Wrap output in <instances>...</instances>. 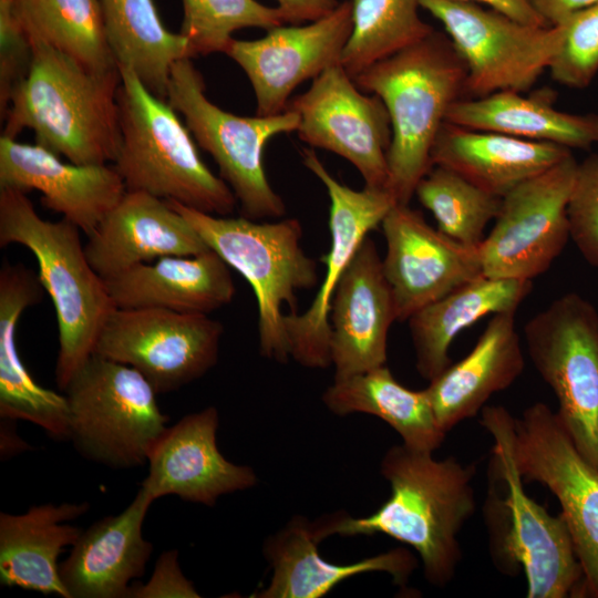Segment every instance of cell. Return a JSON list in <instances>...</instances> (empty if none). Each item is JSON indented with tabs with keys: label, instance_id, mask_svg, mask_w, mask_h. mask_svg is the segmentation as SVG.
Listing matches in <instances>:
<instances>
[{
	"label": "cell",
	"instance_id": "obj_1",
	"mask_svg": "<svg viewBox=\"0 0 598 598\" xmlns=\"http://www.w3.org/2000/svg\"><path fill=\"white\" fill-rule=\"evenodd\" d=\"M390 497L371 515L338 513L334 534H385L420 556L425 579L435 587L452 581L462 559L458 535L475 511V466L453 456L393 445L381 461Z\"/></svg>",
	"mask_w": 598,
	"mask_h": 598
},
{
	"label": "cell",
	"instance_id": "obj_2",
	"mask_svg": "<svg viewBox=\"0 0 598 598\" xmlns=\"http://www.w3.org/2000/svg\"><path fill=\"white\" fill-rule=\"evenodd\" d=\"M32 60L13 89L2 135L34 132L38 145L76 165L114 162L121 142L118 69L91 71L45 42L29 38Z\"/></svg>",
	"mask_w": 598,
	"mask_h": 598
},
{
	"label": "cell",
	"instance_id": "obj_3",
	"mask_svg": "<svg viewBox=\"0 0 598 598\" xmlns=\"http://www.w3.org/2000/svg\"><path fill=\"white\" fill-rule=\"evenodd\" d=\"M514 416L485 405L481 423L494 440L484 520L495 567L516 576L523 569L527 598L584 597V573L567 523L528 496L512 442Z\"/></svg>",
	"mask_w": 598,
	"mask_h": 598
},
{
	"label": "cell",
	"instance_id": "obj_4",
	"mask_svg": "<svg viewBox=\"0 0 598 598\" xmlns=\"http://www.w3.org/2000/svg\"><path fill=\"white\" fill-rule=\"evenodd\" d=\"M364 92L384 103L392 127L386 188L409 205L432 167L431 153L451 105L465 89L466 69L446 34L434 30L419 43L359 73Z\"/></svg>",
	"mask_w": 598,
	"mask_h": 598
},
{
	"label": "cell",
	"instance_id": "obj_5",
	"mask_svg": "<svg viewBox=\"0 0 598 598\" xmlns=\"http://www.w3.org/2000/svg\"><path fill=\"white\" fill-rule=\"evenodd\" d=\"M80 230L65 218H41L25 193L0 188V247L18 244L34 255L39 278L54 305L55 382L62 391L94 352L103 326L116 309L105 280L87 259Z\"/></svg>",
	"mask_w": 598,
	"mask_h": 598
},
{
	"label": "cell",
	"instance_id": "obj_6",
	"mask_svg": "<svg viewBox=\"0 0 598 598\" xmlns=\"http://www.w3.org/2000/svg\"><path fill=\"white\" fill-rule=\"evenodd\" d=\"M118 71L121 142L113 163L126 190L144 192L212 215L231 214L237 206L233 190L203 162L177 112L152 94L133 71Z\"/></svg>",
	"mask_w": 598,
	"mask_h": 598
},
{
	"label": "cell",
	"instance_id": "obj_7",
	"mask_svg": "<svg viewBox=\"0 0 598 598\" xmlns=\"http://www.w3.org/2000/svg\"><path fill=\"white\" fill-rule=\"evenodd\" d=\"M198 231L207 246L251 286L258 305L259 351L283 363L290 357L285 305L296 311V292L319 281L316 261L302 246L297 218L259 221L217 216L168 200Z\"/></svg>",
	"mask_w": 598,
	"mask_h": 598
},
{
	"label": "cell",
	"instance_id": "obj_8",
	"mask_svg": "<svg viewBox=\"0 0 598 598\" xmlns=\"http://www.w3.org/2000/svg\"><path fill=\"white\" fill-rule=\"evenodd\" d=\"M78 452L114 470L143 465L167 429L157 392L134 368L92 353L63 390Z\"/></svg>",
	"mask_w": 598,
	"mask_h": 598
},
{
	"label": "cell",
	"instance_id": "obj_9",
	"mask_svg": "<svg viewBox=\"0 0 598 598\" xmlns=\"http://www.w3.org/2000/svg\"><path fill=\"white\" fill-rule=\"evenodd\" d=\"M167 102L218 165L244 217L277 219L286 214L281 196L266 176L264 150L275 136L297 131V113L287 110L269 116H239L220 109L207 99L204 79L189 58L173 65Z\"/></svg>",
	"mask_w": 598,
	"mask_h": 598
},
{
	"label": "cell",
	"instance_id": "obj_10",
	"mask_svg": "<svg viewBox=\"0 0 598 598\" xmlns=\"http://www.w3.org/2000/svg\"><path fill=\"white\" fill-rule=\"evenodd\" d=\"M528 355L558 402L578 451L598 468V311L576 292L551 301L524 327Z\"/></svg>",
	"mask_w": 598,
	"mask_h": 598
},
{
	"label": "cell",
	"instance_id": "obj_11",
	"mask_svg": "<svg viewBox=\"0 0 598 598\" xmlns=\"http://www.w3.org/2000/svg\"><path fill=\"white\" fill-rule=\"evenodd\" d=\"M444 27L466 69L472 99L501 91H528L557 53L560 24L535 27L474 2L420 0Z\"/></svg>",
	"mask_w": 598,
	"mask_h": 598
},
{
	"label": "cell",
	"instance_id": "obj_12",
	"mask_svg": "<svg viewBox=\"0 0 598 598\" xmlns=\"http://www.w3.org/2000/svg\"><path fill=\"white\" fill-rule=\"evenodd\" d=\"M512 442L523 480L543 484L559 502L582 568L584 597L598 598V468L542 402L514 419Z\"/></svg>",
	"mask_w": 598,
	"mask_h": 598
},
{
	"label": "cell",
	"instance_id": "obj_13",
	"mask_svg": "<svg viewBox=\"0 0 598 598\" xmlns=\"http://www.w3.org/2000/svg\"><path fill=\"white\" fill-rule=\"evenodd\" d=\"M577 164L570 154L502 197L495 224L477 246L485 277L533 280L549 269L570 239Z\"/></svg>",
	"mask_w": 598,
	"mask_h": 598
},
{
	"label": "cell",
	"instance_id": "obj_14",
	"mask_svg": "<svg viewBox=\"0 0 598 598\" xmlns=\"http://www.w3.org/2000/svg\"><path fill=\"white\" fill-rule=\"evenodd\" d=\"M224 327L209 315L116 308L94 352L137 370L158 393L202 378L218 361Z\"/></svg>",
	"mask_w": 598,
	"mask_h": 598
},
{
	"label": "cell",
	"instance_id": "obj_15",
	"mask_svg": "<svg viewBox=\"0 0 598 598\" xmlns=\"http://www.w3.org/2000/svg\"><path fill=\"white\" fill-rule=\"evenodd\" d=\"M287 110L299 117L296 132L302 142L349 161L364 186L386 188L392 141L388 110L378 95L362 91L340 64L312 80L306 92L289 101Z\"/></svg>",
	"mask_w": 598,
	"mask_h": 598
},
{
	"label": "cell",
	"instance_id": "obj_16",
	"mask_svg": "<svg viewBox=\"0 0 598 598\" xmlns=\"http://www.w3.org/2000/svg\"><path fill=\"white\" fill-rule=\"evenodd\" d=\"M303 165L323 184L330 198L331 245L321 261L326 276L310 307L285 317L290 357L303 367L323 369L330 358V305L339 279L369 233L398 204L386 188L355 190L337 181L313 150L301 151Z\"/></svg>",
	"mask_w": 598,
	"mask_h": 598
},
{
	"label": "cell",
	"instance_id": "obj_17",
	"mask_svg": "<svg viewBox=\"0 0 598 598\" xmlns=\"http://www.w3.org/2000/svg\"><path fill=\"white\" fill-rule=\"evenodd\" d=\"M352 31L350 0L307 24L279 25L255 40L234 39L225 54L246 73L256 97V115L287 111L290 95L305 81L340 64Z\"/></svg>",
	"mask_w": 598,
	"mask_h": 598
},
{
	"label": "cell",
	"instance_id": "obj_18",
	"mask_svg": "<svg viewBox=\"0 0 598 598\" xmlns=\"http://www.w3.org/2000/svg\"><path fill=\"white\" fill-rule=\"evenodd\" d=\"M382 230L385 277L392 288L398 321L481 276L477 247L466 246L430 226L422 214L395 204Z\"/></svg>",
	"mask_w": 598,
	"mask_h": 598
},
{
	"label": "cell",
	"instance_id": "obj_19",
	"mask_svg": "<svg viewBox=\"0 0 598 598\" xmlns=\"http://www.w3.org/2000/svg\"><path fill=\"white\" fill-rule=\"evenodd\" d=\"M329 320L334 379L385 364L389 330L398 320L396 306L382 258L369 236L337 283Z\"/></svg>",
	"mask_w": 598,
	"mask_h": 598
},
{
	"label": "cell",
	"instance_id": "obj_20",
	"mask_svg": "<svg viewBox=\"0 0 598 598\" xmlns=\"http://www.w3.org/2000/svg\"><path fill=\"white\" fill-rule=\"evenodd\" d=\"M218 411L208 406L167 426L148 455V474L140 489L153 502L167 495L213 506L224 494L251 488L249 466L226 460L216 443Z\"/></svg>",
	"mask_w": 598,
	"mask_h": 598
},
{
	"label": "cell",
	"instance_id": "obj_21",
	"mask_svg": "<svg viewBox=\"0 0 598 598\" xmlns=\"http://www.w3.org/2000/svg\"><path fill=\"white\" fill-rule=\"evenodd\" d=\"M42 194V204L91 235L126 193L116 168L109 164L76 165L41 145L1 135L0 188Z\"/></svg>",
	"mask_w": 598,
	"mask_h": 598
},
{
	"label": "cell",
	"instance_id": "obj_22",
	"mask_svg": "<svg viewBox=\"0 0 598 598\" xmlns=\"http://www.w3.org/2000/svg\"><path fill=\"white\" fill-rule=\"evenodd\" d=\"M337 513L311 522L295 516L264 544V554L272 568L269 584L256 591V598H319L326 596L343 580L364 573L384 571L403 586L417 561L404 548L364 558L351 564H333L318 550L324 538L334 534Z\"/></svg>",
	"mask_w": 598,
	"mask_h": 598
},
{
	"label": "cell",
	"instance_id": "obj_23",
	"mask_svg": "<svg viewBox=\"0 0 598 598\" xmlns=\"http://www.w3.org/2000/svg\"><path fill=\"white\" fill-rule=\"evenodd\" d=\"M87 259L103 278L166 256H194L210 249L193 225L168 200L128 192L84 245Z\"/></svg>",
	"mask_w": 598,
	"mask_h": 598
},
{
	"label": "cell",
	"instance_id": "obj_24",
	"mask_svg": "<svg viewBox=\"0 0 598 598\" xmlns=\"http://www.w3.org/2000/svg\"><path fill=\"white\" fill-rule=\"evenodd\" d=\"M152 503L138 489L123 512L82 530L69 557L59 564L69 598L126 597L130 582L143 576L153 551L142 534Z\"/></svg>",
	"mask_w": 598,
	"mask_h": 598
},
{
	"label": "cell",
	"instance_id": "obj_25",
	"mask_svg": "<svg viewBox=\"0 0 598 598\" xmlns=\"http://www.w3.org/2000/svg\"><path fill=\"white\" fill-rule=\"evenodd\" d=\"M39 275L3 258L0 268V416L25 420L50 436L69 439L66 396L39 385L20 359L16 332L22 312L43 298Z\"/></svg>",
	"mask_w": 598,
	"mask_h": 598
},
{
	"label": "cell",
	"instance_id": "obj_26",
	"mask_svg": "<svg viewBox=\"0 0 598 598\" xmlns=\"http://www.w3.org/2000/svg\"><path fill=\"white\" fill-rule=\"evenodd\" d=\"M228 264L213 249L166 256L104 279L116 308H161L209 315L228 305L236 287Z\"/></svg>",
	"mask_w": 598,
	"mask_h": 598
},
{
	"label": "cell",
	"instance_id": "obj_27",
	"mask_svg": "<svg viewBox=\"0 0 598 598\" xmlns=\"http://www.w3.org/2000/svg\"><path fill=\"white\" fill-rule=\"evenodd\" d=\"M515 312L492 315L473 349L425 388L445 433L475 416L493 394L506 390L523 373L525 359Z\"/></svg>",
	"mask_w": 598,
	"mask_h": 598
},
{
	"label": "cell",
	"instance_id": "obj_28",
	"mask_svg": "<svg viewBox=\"0 0 598 598\" xmlns=\"http://www.w3.org/2000/svg\"><path fill=\"white\" fill-rule=\"evenodd\" d=\"M573 154L566 147L445 122L431 163L450 168L487 193L503 197L522 182Z\"/></svg>",
	"mask_w": 598,
	"mask_h": 598
},
{
	"label": "cell",
	"instance_id": "obj_29",
	"mask_svg": "<svg viewBox=\"0 0 598 598\" xmlns=\"http://www.w3.org/2000/svg\"><path fill=\"white\" fill-rule=\"evenodd\" d=\"M90 504L31 506L23 514H0V581L44 595L69 598L58 558L80 537L79 527L64 524L84 515Z\"/></svg>",
	"mask_w": 598,
	"mask_h": 598
},
{
	"label": "cell",
	"instance_id": "obj_30",
	"mask_svg": "<svg viewBox=\"0 0 598 598\" xmlns=\"http://www.w3.org/2000/svg\"><path fill=\"white\" fill-rule=\"evenodd\" d=\"M532 280L489 278L484 275L423 307L409 318L416 369L432 381L451 363L453 340L480 319L516 311L532 292Z\"/></svg>",
	"mask_w": 598,
	"mask_h": 598
},
{
	"label": "cell",
	"instance_id": "obj_31",
	"mask_svg": "<svg viewBox=\"0 0 598 598\" xmlns=\"http://www.w3.org/2000/svg\"><path fill=\"white\" fill-rule=\"evenodd\" d=\"M446 122L513 137L551 143L570 151L598 146V113L575 114L557 110L548 94L524 96L501 91L482 97L460 99Z\"/></svg>",
	"mask_w": 598,
	"mask_h": 598
},
{
	"label": "cell",
	"instance_id": "obj_32",
	"mask_svg": "<svg viewBox=\"0 0 598 598\" xmlns=\"http://www.w3.org/2000/svg\"><path fill=\"white\" fill-rule=\"evenodd\" d=\"M322 401L340 416L360 412L380 417L394 429L403 444L415 450L434 452L446 435L437 423L426 390L405 388L385 364L334 379L323 392Z\"/></svg>",
	"mask_w": 598,
	"mask_h": 598
},
{
	"label": "cell",
	"instance_id": "obj_33",
	"mask_svg": "<svg viewBox=\"0 0 598 598\" xmlns=\"http://www.w3.org/2000/svg\"><path fill=\"white\" fill-rule=\"evenodd\" d=\"M106 40L118 68L135 73L156 97L167 101L173 65L192 59L187 40L163 24L154 0H100Z\"/></svg>",
	"mask_w": 598,
	"mask_h": 598
},
{
	"label": "cell",
	"instance_id": "obj_34",
	"mask_svg": "<svg viewBox=\"0 0 598 598\" xmlns=\"http://www.w3.org/2000/svg\"><path fill=\"white\" fill-rule=\"evenodd\" d=\"M29 38L94 72L118 69L109 47L100 0H12Z\"/></svg>",
	"mask_w": 598,
	"mask_h": 598
},
{
	"label": "cell",
	"instance_id": "obj_35",
	"mask_svg": "<svg viewBox=\"0 0 598 598\" xmlns=\"http://www.w3.org/2000/svg\"><path fill=\"white\" fill-rule=\"evenodd\" d=\"M352 31L340 65L354 79L371 65L429 37L434 28L420 17V0H350Z\"/></svg>",
	"mask_w": 598,
	"mask_h": 598
},
{
	"label": "cell",
	"instance_id": "obj_36",
	"mask_svg": "<svg viewBox=\"0 0 598 598\" xmlns=\"http://www.w3.org/2000/svg\"><path fill=\"white\" fill-rule=\"evenodd\" d=\"M414 195L432 213L440 231L471 247L484 240L485 228L496 218L502 203V197L437 165L420 179Z\"/></svg>",
	"mask_w": 598,
	"mask_h": 598
},
{
	"label": "cell",
	"instance_id": "obj_37",
	"mask_svg": "<svg viewBox=\"0 0 598 598\" xmlns=\"http://www.w3.org/2000/svg\"><path fill=\"white\" fill-rule=\"evenodd\" d=\"M179 33L187 40L192 58L225 53L233 33L244 28L266 31L286 24L277 7L256 0H182Z\"/></svg>",
	"mask_w": 598,
	"mask_h": 598
},
{
	"label": "cell",
	"instance_id": "obj_38",
	"mask_svg": "<svg viewBox=\"0 0 598 598\" xmlns=\"http://www.w3.org/2000/svg\"><path fill=\"white\" fill-rule=\"evenodd\" d=\"M559 24L563 39L548 68L550 76L564 86L585 89L598 74V3Z\"/></svg>",
	"mask_w": 598,
	"mask_h": 598
},
{
	"label": "cell",
	"instance_id": "obj_39",
	"mask_svg": "<svg viewBox=\"0 0 598 598\" xmlns=\"http://www.w3.org/2000/svg\"><path fill=\"white\" fill-rule=\"evenodd\" d=\"M570 239L598 269V153L578 162L568 205Z\"/></svg>",
	"mask_w": 598,
	"mask_h": 598
},
{
	"label": "cell",
	"instance_id": "obj_40",
	"mask_svg": "<svg viewBox=\"0 0 598 598\" xmlns=\"http://www.w3.org/2000/svg\"><path fill=\"white\" fill-rule=\"evenodd\" d=\"M0 111L3 118L11 93L28 73L32 60V45L13 11L12 0H0Z\"/></svg>",
	"mask_w": 598,
	"mask_h": 598
},
{
	"label": "cell",
	"instance_id": "obj_41",
	"mask_svg": "<svg viewBox=\"0 0 598 598\" xmlns=\"http://www.w3.org/2000/svg\"><path fill=\"white\" fill-rule=\"evenodd\" d=\"M177 550L171 549L161 554L154 571L146 584L131 586L126 597L130 598H198L192 581H189L178 565Z\"/></svg>",
	"mask_w": 598,
	"mask_h": 598
},
{
	"label": "cell",
	"instance_id": "obj_42",
	"mask_svg": "<svg viewBox=\"0 0 598 598\" xmlns=\"http://www.w3.org/2000/svg\"><path fill=\"white\" fill-rule=\"evenodd\" d=\"M283 20L289 24L316 21L331 13L340 0H276Z\"/></svg>",
	"mask_w": 598,
	"mask_h": 598
},
{
	"label": "cell",
	"instance_id": "obj_43",
	"mask_svg": "<svg viewBox=\"0 0 598 598\" xmlns=\"http://www.w3.org/2000/svg\"><path fill=\"white\" fill-rule=\"evenodd\" d=\"M598 3V0H532L536 12L548 27L557 25L571 14Z\"/></svg>",
	"mask_w": 598,
	"mask_h": 598
},
{
	"label": "cell",
	"instance_id": "obj_44",
	"mask_svg": "<svg viewBox=\"0 0 598 598\" xmlns=\"http://www.w3.org/2000/svg\"><path fill=\"white\" fill-rule=\"evenodd\" d=\"M487 4L512 19L535 27H548L532 4V0H455Z\"/></svg>",
	"mask_w": 598,
	"mask_h": 598
},
{
	"label": "cell",
	"instance_id": "obj_45",
	"mask_svg": "<svg viewBox=\"0 0 598 598\" xmlns=\"http://www.w3.org/2000/svg\"><path fill=\"white\" fill-rule=\"evenodd\" d=\"M1 420V458L3 460L13 456L18 453L23 452L27 448H30L29 445L18 436L14 427L12 426L16 420L2 417Z\"/></svg>",
	"mask_w": 598,
	"mask_h": 598
}]
</instances>
